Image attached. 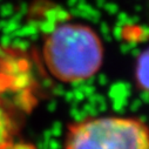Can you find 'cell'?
<instances>
[{"instance_id":"cell-1","label":"cell","mask_w":149,"mask_h":149,"mask_svg":"<svg viewBox=\"0 0 149 149\" xmlns=\"http://www.w3.org/2000/svg\"><path fill=\"white\" fill-rule=\"evenodd\" d=\"M42 59L52 77L72 84L92 79L104 60V46L99 33L84 22L66 21L45 36Z\"/></svg>"},{"instance_id":"cell-2","label":"cell","mask_w":149,"mask_h":149,"mask_svg":"<svg viewBox=\"0 0 149 149\" xmlns=\"http://www.w3.org/2000/svg\"><path fill=\"white\" fill-rule=\"evenodd\" d=\"M63 149H149V125L137 116L87 118L68 126Z\"/></svg>"},{"instance_id":"cell-3","label":"cell","mask_w":149,"mask_h":149,"mask_svg":"<svg viewBox=\"0 0 149 149\" xmlns=\"http://www.w3.org/2000/svg\"><path fill=\"white\" fill-rule=\"evenodd\" d=\"M18 122L11 109L0 100V149H10L15 143Z\"/></svg>"},{"instance_id":"cell-4","label":"cell","mask_w":149,"mask_h":149,"mask_svg":"<svg viewBox=\"0 0 149 149\" xmlns=\"http://www.w3.org/2000/svg\"><path fill=\"white\" fill-rule=\"evenodd\" d=\"M134 82L137 91L149 97V46L143 49L135 60Z\"/></svg>"},{"instance_id":"cell-5","label":"cell","mask_w":149,"mask_h":149,"mask_svg":"<svg viewBox=\"0 0 149 149\" xmlns=\"http://www.w3.org/2000/svg\"><path fill=\"white\" fill-rule=\"evenodd\" d=\"M10 149H34V147L27 143H14Z\"/></svg>"}]
</instances>
